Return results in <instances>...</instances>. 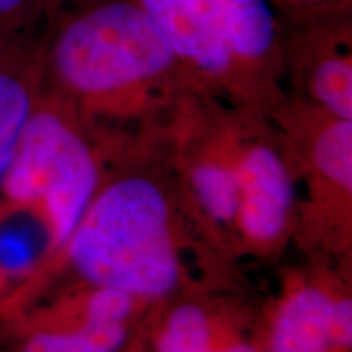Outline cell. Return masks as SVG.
<instances>
[{"mask_svg": "<svg viewBox=\"0 0 352 352\" xmlns=\"http://www.w3.org/2000/svg\"><path fill=\"white\" fill-rule=\"evenodd\" d=\"M41 88L87 127L155 116L191 90L173 47L131 0H76L44 32Z\"/></svg>", "mask_w": 352, "mask_h": 352, "instance_id": "1", "label": "cell"}, {"mask_svg": "<svg viewBox=\"0 0 352 352\" xmlns=\"http://www.w3.org/2000/svg\"><path fill=\"white\" fill-rule=\"evenodd\" d=\"M173 47L191 90L267 111L280 95L277 21L264 0H131Z\"/></svg>", "mask_w": 352, "mask_h": 352, "instance_id": "2", "label": "cell"}, {"mask_svg": "<svg viewBox=\"0 0 352 352\" xmlns=\"http://www.w3.org/2000/svg\"><path fill=\"white\" fill-rule=\"evenodd\" d=\"M60 252L87 283L138 300L168 296L179 277L166 199L144 178L96 192Z\"/></svg>", "mask_w": 352, "mask_h": 352, "instance_id": "3", "label": "cell"}, {"mask_svg": "<svg viewBox=\"0 0 352 352\" xmlns=\"http://www.w3.org/2000/svg\"><path fill=\"white\" fill-rule=\"evenodd\" d=\"M0 191L8 201L43 210L54 235L56 253L98 192V165L88 144L87 126L43 88Z\"/></svg>", "mask_w": 352, "mask_h": 352, "instance_id": "4", "label": "cell"}, {"mask_svg": "<svg viewBox=\"0 0 352 352\" xmlns=\"http://www.w3.org/2000/svg\"><path fill=\"white\" fill-rule=\"evenodd\" d=\"M276 21L280 70L296 77L297 95L352 120V8Z\"/></svg>", "mask_w": 352, "mask_h": 352, "instance_id": "5", "label": "cell"}, {"mask_svg": "<svg viewBox=\"0 0 352 352\" xmlns=\"http://www.w3.org/2000/svg\"><path fill=\"white\" fill-rule=\"evenodd\" d=\"M264 111L240 104L233 153L240 202L236 222L246 239L270 243L284 232L294 204L292 179L283 157L267 138Z\"/></svg>", "mask_w": 352, "mask_h": 352, "instance_id": "6", "label": "cell"}, {"mask_svg": "<svg viewBox=\"0 0 352 352\" xmlns=\"http://www.w3.org/2000/svg\"><path fill=\"white\" fill-rule=\"evenodd\" d=\"M352 342L349 298H334L315 285L289 294L277 311L266 352H336Z\"/></svg>", "mask_w": 352, "mask_h": 352, "instance_id": "7", "label": "cell"}, {"mask_svg": "<svg viewBox=\"0 0 352 352\" xmlns=\"http://www.w3.org/2000/svg\"><path fill=\"white\" fill-rule=\"evenodd\" d=\"M43 34L0 41V186L41 88Z\"/></svg>", "mask_w": 352, "mask_h": 352, "instance_id": "8", "label": "cell"}, {"mask_svg": "<svg viewBox=\"0 0 352 352\" xmlns=\"http://www.w3.org/2000/svg\"><path fill=\"white\" fill-rule=\"evenodd\" d=\"M51 253H56V241L43 210L3 197L0 202V297L30 279Z\"/></svg>", "mask_w": 352, "mask_h": 352, "instance_id": "9", "label": "cell"}, {"mask_svg": "<svg viewBox=\"0 0 352 352\" xmlns=\"http://www.w3.org/2000/svg\"><path fill=\"white\" fill-rule=\"evenodd\" d=\"M126 324L82 320L76 328H39L28 334L21 352H121Z\"/></svg>", "mask_w": 352, "mask_h": 352, "instance_id": "10", "label": "cell"}, {"mask_svg": "<svg viewBox=\"0 0 352 352\" xmlns=\"http://www.w3.org/2000/svg\"><path fill=\"white\" fill-rule=\"evenodd\" d=\"M214 329L208 314L201 307L182 305L166 318L157 352H219L214 347Z\"/></svg>", "mask_w": 352, "mask_h": 352, "instance_id": "11", "label": "cell"}, {"mask_svg": "<svg viewBox=\"0 0 352 352\" xmlns=\"http://www.w3.org/2000/svg\"><path fill=\"white\" fill-rule=\"evenodd\" d=\"M72 2L76 0H0V41L44 33Z\"/></svg>", "mask_w": 352, "mask_h": 352, "instance_id": "12", "label": "cell"}, {"mask_svg": "<svg viewBox=\"0 0 352 352\" xmlns=\"http://www.w3.org/2000/svg\"><path fill=\"white\" fill-rule=\"evenodd\" d=\"M135 300L121 290L96 287L90 294L83 310V320L104 324H126L135 307Z\"/></svg>", "mask_w": 352, "mask_h": 352, "instance_id": "13", "label": "cell"}, {"mask_svg": "<svg viewBox=\"0 0 352 352\" xmlns=\"http://www.w3.org/2000/svg\"><path fill=\"white\" fill-rule=\"evenodd\" d=\"M276 20L352 8V0H264Z\"/></svg>", "mask_w": 352, "mask_h": 352, "instance_id": "14", "label": "cell"}]
</instances>
